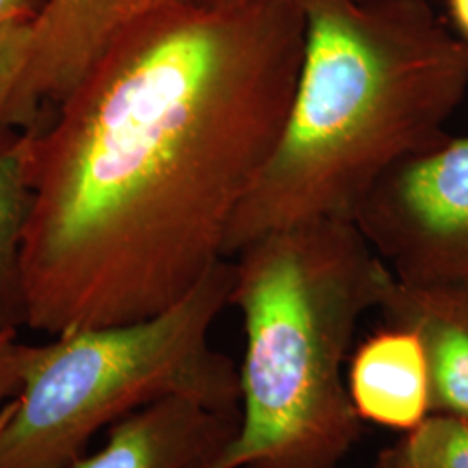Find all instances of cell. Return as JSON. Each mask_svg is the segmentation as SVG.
<instances>
[{"instance_id":"cell-5","label":"cell","mask_w":468,"mask_h":468,"mask_svg":"<svg viewBox=\"0 0 468 468\" xmlns=\"http://www.w3.org/2000/svg\"><path fill=\"white\" fill-rule=\"evenodd\" d=\"M352 220L398 280H468V135L387 170Z\"/></svg>"},{"instance_id":"cell-1","label":"cell","mask_w":468,"mask_h":468,"mask_svg":"<svg viewBox=\"0 0 468 468\" xmlns=\"http://www.w3.org/2000/svg\"><path fill=\"white\" fill-rule=\"evenodd\" d=\"M293 0L164 9L123 35L35 129L21 247L25 324L50 336L137 323L226 257L234 214L297 87Z\"/></svg>"},{"instance_id":"cell-13","label":"cell","mask_w":468,"mask_h":468,"mask_svg":"<svg viewBox=\"0 0 468 468\" xmlns=\"http://www.w3.org/2000/svg\"><path fill=\"white\" fill-rule=\"evenodd\" d=\"M16 328H0V413L21 388Z\"/></svg>"},{"instance_id":"cell-3","label":"cell","mask_w":468,"mask_h":468,"mask_svg":"<svg viewBox=\"0 0 468 468\" xmlns=\"http://www.w3.org/2000/svg\"><path fill=\"white\" fill-rule=\"evenodd\" d=\"M236 257L239 425L203 468H340L363 434L344 367L392 271L347 218L264 234Z\"/></svg>"},{"instance_id":"cell-12","label":"cell","mask_w":468,"mask_h":468,"mask_svg":"<svg viewBox=\"0 0 468 468\" xmlns=\"http://www.w3.org/2000/svg\"><path fill=\"white\" fill-rule=\"evenodd\" d=\"M34 21H17L0 27V150L17 134L11 133L13 102L32 50Z\"/></svg>"},{"instance_id":"cell-9","label":"cell","mask_w":468,"mask_h":468,"mask_svg":"<svg viewBox=\"0 0 468 468\" xmlns=\"http://www.w3.org/2000/svg\"><path fill=\"white\" fill-rule=\"evenodd\" d=\"M347 390L363 423L410 432L432 413L429 361L419 336L385 324L351 354Z\"/></svg>"},{"instance_id":"cell-15","label":"cell","mask_w":468,"mask_h":468,"mask_svg":"<svg viewBox=\"0 0 468 468\" xmlns=\"http://www.w3.org/2000/svg\"><path fill=\"white\" fill-rule=\"evenodd\" d=\"M448 5L456 27L463 34V38L468 40V0H448Z\"/></svg>"},{"instance_id":"cell-6","label":"cell","mask_w":468,"mask_h":468,"mask_svg":"<svg viewBox=\"0 0 468 468\" xmlns=\"http://www.w3.org/2000/svg\"><path fill=\"white\" fill-rule=\"evenodd\" d=\"M191 0H46L34 19L30 59L13 102V125L34 127L141 21Z\"/></svg>"},{"instance_id":"cell-11","label":"cell","mask_w":468,"mask_h":468,"mask_svg":"<svg viewBox=\"0 0 468 468\" xmlns=\"http://www.w3.org/2000/svg\"><path fill=\"white\" fill-rule=\"evenodd\" d=\"M373 468H468V419L431 413L378 452Z\"/></svg>"},{"instance_id":"cell-7","label":"cell","mask_w":468,"mask_h":468,"mask_svg":"<svg viewBox=\"0 0 468 468\" xmlns=\"http://www.w3.org/2000/svg\"><path fill=\"white\" fill-rule=\"evenodd\" d=\"M239 415L168 396L118 420L108 442L71 468H203L238 432Z\"/></svg>"},{"instance_id":"cell-8","label":"cell","mask_w":468,"mask_h":468,"mask_svg":"<svg viewBox=\"0 0 468 468\" xmlns=\"http://www.w3.org/2000/svg\"><path fill=\"white\" fill-rule=\"evenodd\" d=\"M378 311L385 324L419 336L431 371L432 413L468 419V280L410 283L392 274Z\"/></svg>"},{"instance_id":"cell-16","label":"cell","mask_w":468,"mask_h":468,"mask_svg":"<svg viewBox=\"0 0 468 468\" xmlns=\"http://www.w3.org/2000/svg\"><path fill=\"white\" fill-rule=\"evenodd\" d=\"M214 4H245V2H251V0H208Z\"/></svg>"},{"instance_id":"cell-4","label":"cell","mask_w":468,"mask_h":468,"mask_svg":"<svg viewBox=\"0 0 468 468\" xmlns=\"http://www.w3.org/2000/svg\"><path fill=\"white\" fill-rule=\"evenodd\" d=\"M233 282L224 259L158 316L21 344V388L0 413V468H71L102 427L168 396L239 415L238 367L210 346Z\"/></svg>"},{"instance_id":"cell-14","label":"cell","mask_w":468,"mask_h":468,"mask_svg":"<svg viewBox=\"0 0 468 468\" xmlns=\"http://www.w3.org/2000/svg\"><path fill=\"white\" fill-rule=\"evenodd\" d=\"M46 0H0V27L34 21Z\"/></svg>"},{"instance_id":"cell-10","label":"cell","mask_w":468,"mask_h":468,"mask_svg":"<svg viewBox=\"0 0 468 468\" xmlns=\"http://www.w3.org/2000/svg\"><path fill=\"white\" fill-rule=\"evenodd\" d=\"M35 129L0 150V328L25 324L21 247L32 207Z\"/></svg>"},{"instance_id":"cell-2","label":"cell","mask_w":468,"mask_h":468,"mask_svg":"<svg viewBox=\"0 0 468 468\" xmlns=\"http://www.w3.org/2000/svg\"><path fill=\"white\" fill-rule=\"evenodd\" d=\"M293 2L303 19L297 87L226 257L290 226L352 220L387 170L450 137L467 96L468 40L427 0Z\"/></svg>"}]
</instances>
